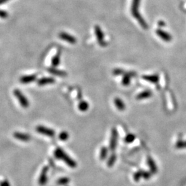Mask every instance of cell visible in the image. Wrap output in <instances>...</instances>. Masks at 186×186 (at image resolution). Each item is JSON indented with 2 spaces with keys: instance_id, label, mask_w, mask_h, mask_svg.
Masks as SVG:
<instances>
[{
  "instance_id": "1",
  "label": "cell",
  "mask_w": 186,
  "mask_h": 186,
  "mask_svg": "<svg viewBox=\"0 0 186 186\" xmlns=\"http://www.w3.org/2000/svg\"><path fill=\"white\" fill-rule=\"evenodd\" d=\"M54 155H55V158L57 159L62 160L67 164L68 166H69L71 168H75L77 167V163L75 160L72 159L71 157L68 156L63 150L61 148H58L54 152Z\"/></svg>"
},
{
  "instance_id": "2",
  "label": "cell",
  "mask_w": 186,
  "mask_h": 186,
  "mask_svg": "<svg viewBox=\"0 0 186 186\" xmlns=\"http://www.w3.org/2000/svg\"><path fill=\"white\" fill-rule=\"evenodd\" d=\"M140 0H133V4H132L131 12L133 14V17L136 19L139 24L142 26L143 29H148V24L145 22L144 20L141 17L139 13V6Z\"/></svg>"
},
{
  "instance_id": "3",
  "label": "cell",
  "mask_w": 186,
  "mask_h": 186,
  "mask_svg": "<svg viewBox=\"0 0 186 186\" xmlns=\"http://www.w3.org/2000/svg\"><path fill=\"white\" fill-rule=\"evenodd\" d=\"M13 95L17 98V99L20 102L21 106L23 108H28L29 107L30 103L28 102L26 96L23 95V93L19 89H15L13 90Z\"/></svg>"
},
{
  "instance_id": "4",
  "label": "cell",
  "mask_w": 186,
  "mask_h": 186,
  "mask_svg": "<svg viewBox=\"0 0 186 186\" xmlns=\"http://www.w3.org/2000/svg\"><path fill=\"white\" fill-rule=\"evenodd\" d=\"M117 141H118V132L115 128L112 129L111 136H110V150L112 152H114L116 149L117 145Z\"/></svg>"
},
{
  "instance_id": "5",
  "label": "cell",
  "mask_w": 186,
  "mask_h": 186,
  "mask_svg": "<svg viewBox=\"0 0 186 186\" xmlns=\"http://www.w3.org/2000/svg\"><path fill=\"white\" fill-rule=\"evenodd\" d=\"M35 130H36V131L38 133L49 136V137H53V136H55V130H53V129L46 128V127L44 126H37L36 128H35Z\"/></svg>"
},
{
  "instance_id": "6",
  "label": "cell",
  "mask_w": 186,
  "mask_h": 186,
  "mask_svg": "<svg viewBox=\"0 0 186 186\" xmlns=\"http://www.w3.org/2000/svg\"><path fill=\"white\" fill-rule=\"evenodd\" d=\"M49 171L48 166H44L41 169V173H40L38 183L39 185L41 186L45 185L48 182V173Z\"/></svg>"
},
{
  "instance_id": "7",
  "label": "cell",
  "mask_w": 186,
  "mask_h": 186,
  "mask_svg": "<svg viewBox=\"0 0 186 186\" xmlns=\"http://www.w3.org/2000/svg\"><path fill=\"white\" fill-rule=\"evenodd\" d=\"M13 136L15 139H17L19 141H23V142H28L30 140V136L26 133H22L20 132H15L13 133Z\"/></svg>"
},
{
  "instance_id": "8",
  "label": "cell",
  "mask_w": 186,
  "mask_h": 186,
  "mask_svg": "<svg viewBox=\"0 0 186 186\" xmlns=\"http://www.w3.org/2000/svg\"><path fill=\"white\" fill-rule=\"evenodd\" d=\"M136 74L135 72H127L126 75H123V77L122 78L121 84L124 86H128L130 84V80L132 77L136 76Z\"/></svg>"
},
{
  "instance_id": "9",
  "label": "cell",
  "mask_w": 186,
  "mask_h": 186,
  "mask_svg": "<svg viewBox=\"0 0 186 186\" xmlns=\"http://www.w3.org/2000/svg\"><path fill=\"white\" fill-rule=\"evenodd\" d=\"M37 79V75H24L22 76L20 79V81L23 84H28L32 82L35 81Z\"/></svg>"
},
{
  "instance_id": "10",
  "label": "cell",
  "mask_w": 186,
  "mask_h": 186,
  "mask_svg": "<svg viewBox=\"0 0 186 186\" xmlns=\"http://www.w3.org/2000/svg\"><path fill=\"white\" fill-rule=\"evenodd\" d=\"M95 33H96V37H97L98 42H99V45L102 46H106V44H105V41H104V39H103V32H102V30H101V29L98 26H96L95 28Z\"/></svg>"
},
{
  "instance_id": "11",
  "label": "cell",
  "mask_w": 186,
  "mask_h": 186,
  "mask_svg": "<svg viewBox=\"0 0 186 186\" xmlns=\"http://www.w3.org/2000/svg\"><path fill=\"white\" fill-rule=\"evenodd\" d=\"M156 32L157 35H158L160 38H161L162 40H163V41L166 42L172 41V36L167 32H165L162 30H157Z\"/></svg>"
},
{
  "instance_id": "12",
  "label": "cell",
  "mask_w": 186,
  "mask_h": 186,
  "mask_svg": "<svg viewBox=\"0 0 186 186\" xmlns=\"http://www.w3.org/2000/svg\"><path fill=\"white\" fill-rule=\"evenodd\" d=\"M55 79L53 78V77H43V78H41L38 80L37 81V84L39 86H46V85L48 84H55Z\"/></svg>"
},
{
  "instance_id": "13",
  "label": "cell",
  "mask_w": 186,
  "mask_h": 186,
  "mask_svg": "<svg viewBox=\"0 0 186 186\" xmlns=\"http://www.w3.org/2000/svg\"><path fill=\"white\" fill-rule=\"evenodd\" d=\"M147 162L148 165L149 166L150 172H151L152 174H156L157 172H158V168H157V166L155 162L154 161V160L151 157L148 156L147 159Z\"/></svg>"
},
{
  "instance_id": "14",
  "label": "cell",
  "mask_w": 186,
  "mask_h": 186,
  "mask_svg": "<svg viewBox=\"0 0 186 186\" xmlns=\"http://www.w3.org/2000/svg\"><path fill=\"white\" fill-rule=\"evenodd\" d=\"M59 37L62 40H64V41L69 42L70 44H75L76 43V39L75 37L71 36L70 35H68L66 32H61V34L59 35Z\"/></svg>"
},
{
  "instance_id": "15",
  "label": "cell",
  "mask_w": 186,
  "mask_h": 186,
  "mask_svg": "<svg viewBox=\"0 0 186 186\" xmlns=\"http://www.w3.org/2000/svg\"><path fill=\"white\" fill-rule=\"evenodd\" d=\"M152 95V92L150 90H147L141 92V93L138 94V95H136V98L137 100H143V99H145L151 97Z\"/></svg>"
},
{
  "instance_id": "16",
  "label": "cell",
  "mask_w": 186,
  "mask_h": 186,
  "mask_svg": "<svg viewBox=\"0 0 186 186\" xmlns=\"http://www.w3.org/2000/svg\"><path fill=\"white\" fill-rule=\"evenodd\" d=\"M114 102L115 106H116L117 109L120 110V111H123V110L126 109V105H125V103H123V101H122L120 98L118 97L115 98Z\"/></svg>"
},
{
  "instance_id": "17",
  "label": "cell",
  "mask_w": 186,
  "mask_h": 186,
  "mask_svg": "<svg viewBox=\"0 0 186 186\" xmlns=\"http://www.w3.org/2000/svg\"><path fill=\"white\" fill-rule=\"evenodd\" d=\"M143 79L148 81L152 84H157L159 81V76L157 75H144L142 77Z\"/></svg>"
},
{
  "instance_id": "18",
  "label": "cell",
  "mask_w": 186,
  "mask_h": 186,
  "mask_svg": "<svg viewBox=\"0 0 186 186\" xmlns=\"http://www.w3.org/2000/svg\"><path fill=\"white\" fill-rule=\"evenodd\" d=\"M48 71L50 73L56 75V76H60V77H65L67 75V73L65 71H62V70H56L55 68H50L48 69Z\"/></svg>"
},
{
  "instance_id": "19",
  "label": "cell",
  "mask_w": 186,
  "mask_h": 186,
  "mask_svg": "<svg viewBox=\"0 0 186 186\" xmlns=\"http://www.w3.org/2000/svg\"><path fill=\"white\" fill-rule=\"evenodd\" d=\"M116 161H117V155L115 154L114 153H112V154L110 155V157L108 159L107 166L108 167V168H112V167L114 166Z\"/></svg>"
},
{
  "instance_id": "20",
  "label": "cell",
  "mask_w": 186,
  "mask_h": 186,
  "mask_svg": "<svg viewBox=\"0 0 186 186\" xmlns=\"http://www.w3.org/2000/svg\"><path fill=\"white\" fill-rule=\"evenodd\" d=\"M78 108L80 111L81 112H86L88 110L89 108V104L88 103L86 102V101H81V102H79L78 105Z\"/></svg>"
},
{
  "instance_id": "21",
  "label": "cell",
  "mask_w": 186,
  "mask_h": 186,
  "mask_svg": "<svg viewBox=\"0 0 186 186\" xmlns=\"http://www.w3.org/2000/svg\"><path fill=\"white\" fill-rule=\"evenodd\" d=\"M108 154V149L106 147L103 146L101 148L100 155H99L101 161H104V160L107 158Z\"/></svg>"
},
{
  "instance_id": "22",
  "label": "cell",
  "mask_w": 186,
  "mask_h": 186,
  "mask_svg": "<svg viewBox=\"0 0 186 186\" xmlns=\"http://www.w3.org/2000/svg\"><path fill=\"white\" fill-rule=\"evenodd\" d=\"M60 63V53L59 52L57 54H56L55 56H54L52 59V64L53 66H57Z\"/></svg>"
},
{
  "instance_id": "23",
  "label": "cell",
  "mask_w": 186,
  "mask_h": 186,
  "mask_svg": "<svg viewBox=\"0 0 186 186\" xmlns=\"http://www.w3.org/2000/svg\"><path fill=\"white\" fill-rule=\"evenodd\" d=\"M70 179L69 178L62 177V178H60L59 180H57V181H56V183L59 185H66L70 182Z\"/></svg>"
},
{
  "instance_id": "24",
  "label": "cell",
  "mask_w": 186,
  "mask_h": 186,
  "mask_svg": "<svg viewBox=\"0 0 186 186\" xmlns=\"http://www.w3.org/2000/svg\"><path fill=\"white\" fill-rule=\"evenodd\" d=\"M135 139L136 136L134 135L133 134H128V135H127L126 137H125L124 141L125 142L127 143H131L135 140Z\"/></svg>"
},
{
  "instance_id": "25",
  "label": "cell",
  "mask_w": 186,
  "mask_h": 186,
  "mask_svg": "<svg viewBox=\"0 0 186 186\" xmlns=\"http://www.w3.org/2000/svg\"><path fill=\"white\" fill-rule=\"evenodd\" d=\"M59 139L61 141H67L68 139V138H69V134H68L67 132L63 131L59 135Z\"/></svg>"
},
{
  "instance_id": "26",
  "label": "cell",
  "mask_w": 186,
  "mask_h": 186,
  "mask_svg": "<svg viewBox=\"0 0 186 186\" xmlns=\"http://www.w3.org/2000/svg\"><path fill=\"white\" fill-rule=\"evenodd\" d=\"M142 174L143 171L142 170H139L134 174L133 175V178L136 182H138L141 179V178H142Z\"/></svg>"
},
{
  "instance_id": "27",
  "label": "cell",
  "mask_w": 186,
  "mask_h": 186,
  "mask_svg": "<svg viewBox=\"0 0 186 186\" xmlns=\"http://www.w3.org/2000/svg\"><path fill=\"white\" fill-rule=\"evenodd\" d=\"M175 147L177 149H182V148H186V141H178L176 142Z\"/></svg>"
},
{
  "instance_id": "28",
  "label": "cell",
  "mask_w": 186,
  "mask_h": 186,
  "mask_svg": "<svg viewBox=\"0 0 186 186\" xmlns=\"http://www.w3.org/2000/svg\"><path fill=\"white\" fill-rule=\"evenodd\" d=\"M152 172H148V171H143L142 174V178H144V179H149V178L151 177Z\"/></svg>"
},
{
  "instance_id": "29",
  "label": "cell",
  "mask_w": 186,
  "mask_h": 186,
  "mask_svg": "<svg viewBox=\"0 0 186 186\" xmlns=\"http://www.w3.org/2000/svg\"><path fill=\"white\" fill-rule=\"evenodd\" d=\"M0 186H11L8 180L3 179L0 181Z\"/></svg>"
},
{
  "instance_id": "30",
  "label": "cell",
  "mask_w": 186,
  "mask_h": 186,
  "mask_svg": "<svg viewBox=\"0 0 186 186\" xmlns=\"http://www.w3.org/2000/svg\"><path fill=\"white\" fill-rule=\"evenodd\" d=\"M6 1H7V0H0V4L4 3V2H6Z\"/></svg>"
}]
</instances>
